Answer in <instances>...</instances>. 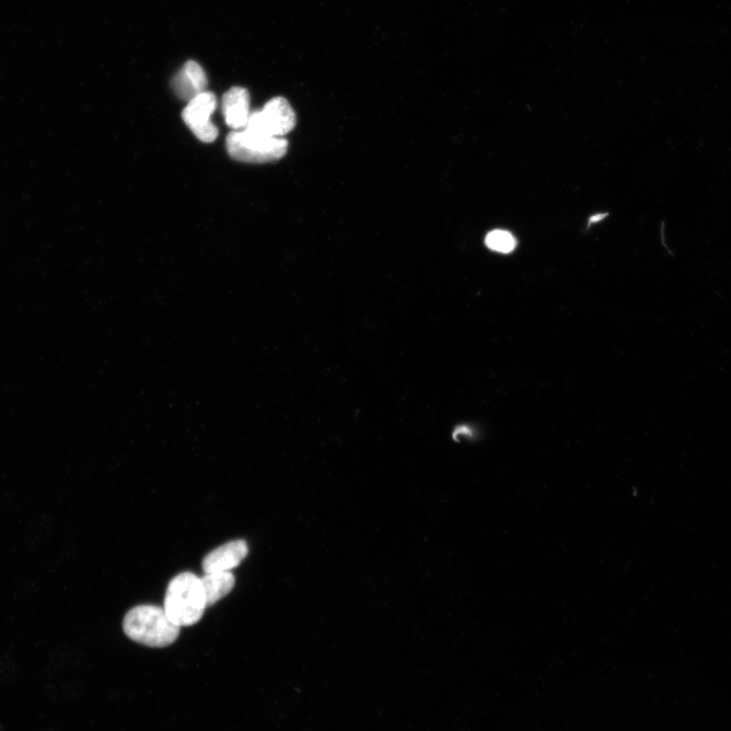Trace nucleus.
<instances>
[{
    "label": "nucleus",
    "instance_id": "1",
    "mask_svg": "<svg viewBox=\"0 0 731 731\" xmlns=\"http://www.w3.org/2000/svg\"><path fill=\"white\" fill-rule=\"evenodd\" d=\"M202 578L191 572L175 576L168 585L164 610L179 627L192 626L201 620L207 609Z\"/></svg>",
    "mask_w": 731,
    "mask_h": 731
},
{
    "label": "nucleus",
    "instance_id": "2",
    "mask_svg": "<svg viewBox=\"0 0 731 731\" xmlns=\"http://www.w3.org/2000/svg\"><path fill=\"white\" fill-rule=\"evenodd\" d=\"M123 630L131 640L159 648L173 644L180 633V627L171 621L164 608L151 605L130 610L123 620Z\"/></svg>",
    "mask_w": 731,
    "mask_h": 731
},
{
    "label": "nucleus",
    "instance_id": "3",
    "mask_svg": "<svg viewBox=\"0 0 731 731\" xmlns=\"http://www.w3.org/2000/svg\"><path fill=\"white\" fill-rule=\"evenodd\" d=\"M226 143L231 158L256 164L281 160L286 156L289 147L284 138L258 136L244 129L231 131Z\"/></svg>",
    "mask_w": 731,
    "mask_h": 731
},
{
    "label": "nucleus",
    "instance_id": "4",
    "mask_svg": "<svg viewBox=\"0 0 731 731\" xmlns=\"http://www.w3.org/2000/svg\"><path fill=\"white\" fill-rule=\"evenodd\" d=\"M297 124V116L286 98L276 97L264 105L261 111L251 112L244 130L251 134L284 138Z\"/></svg>",
    "mask_w": 731,
    "mask_h": 731
},
{
    "label": "nucleus",
    "instance_id": "5",
    "mask_svg": "<svg viewBox=\"0 0 731 731\" xmlns=\"http://www.w3.org/2000/svg\"><path fill=\"white\" fill-rule=\"evenodd\" d=\"M217 106L216 95L206 91L189 101L182 111L185 124L199 141L210 144L219 137V129L211 120Z\"/></svg>",
    "mask_w": 731,
    "mask_h": 731
},
{
    "label": "nucleus",
    "instance_id": "6",
    "mask_svg": "<svg viewBox=\"0 0 731 731\" xmlns=\"http://www.w3.org/2000/svg\"><path fill=\"white\" fill-rule=\"evenodd\" d=\"M171 86L176 96L188 103L196 96L206 92L208 78L201 65L189 60L174 76Z\"/></svg>",
    "mask_w": 731,
    "mask_h": 731
},
{
    "label": "nucleus",
    "instance_id": "7",
    "mask_svg": "<svg viewBox=\"0 0 731 731\" xmlns=\"http://www.w3.org/2000/svg\"><path fill=\"white\" fill-rule=\"evenodd\" d=\"M249 552L247 543L243 540L229 542L207 555L203 561L206 574L230 572L238 567Z\"/></svg>",
    "mask_w": 731,
    "mask_h": 731
},
{
    "label": "nucleus",
    "instance_id": "8",
    "mask_svg": "<svg viewBox=\"0 0 731 731\" xmlns=\"http://www.w3.org/2000/svg\"><path fill=\"white\" fill-rule=\"evenodd\" d=\"M222 112L230 128L235 131L243 130L251 115L249 92L240 87L229 90L223 96Z\"/></svg>",
    "mask_w": 731,
    "mask_h": 731
},
{
    "label": "nucleus",
    "instance_id": "9",
    "mask_svg": "<svg viewBox=\"0 0 731 731\" xmlns=\"http://www.w3.org/2000/svg\"><path fill=\"white\" fill-rule=\"evenodd\" d=\"M207 607H211L223 600L235 586V577L231 572H217L206 574L202 578Z\"/></svg>",
    "mask_w": 731,
    "mask_h": 731
},
{
    "label": "nucleus",
    "instance_id": "10",
    "mask_svg": "<svg viewBox=\"0 0 731 731\" xmlns=\"http://www.w3.org/2000/svg\"><path fill=\"white\" fill-rule=\"evenodd\" d=\"M486 245L493 251L500 253L512 252L516 245V239L512 234L504 230H494L486 237Z\"/></svg>",
    "mask_w": 731,
    "mask_h": 731
},
{
    "label": "nucleus",
    "instance_id": "11",
    "mask_svg": "<svg viewBox=\"0 0 731 731\" xmlns=\"http://www.w3.org/2000/svg\"><path fill=\"white\" fill-rule=\"evenodd\" d=\"M19 678V668L16 661L8 656H0V685L11 686Z\"/></svg>",
    "mask_w": 731,
    "mask_h": 731
},
{
    "label": "nucleus",
    "instance_id": "12",
    "mask_svg": "<svg viewBox=\"0 0 731 731\" xmlns=\"http://www.w3.org/2000/svg\"><path fill=\"white\" fill-rule=\"evenodd\" d=\"M607 215H597L590 219V223H597L602 221Z\"/></svg>",
    "mask_w": 731,
    "mask_h": 731
},
{
    "label": "nucleus",
    "instance_id": "13",
    "mask_svg": "<svg viewBox=\"0 0 731 731\" xmlns=\"http://www.w3.org/2000/svg\"><path fill=\"white\" fill-rule=\"evenodd\" d=\"M38 731H55V730H53V729H40Z\"/></svg>",
    "mask_w": 731,
    "mask_h": 731
}]
</instances>
